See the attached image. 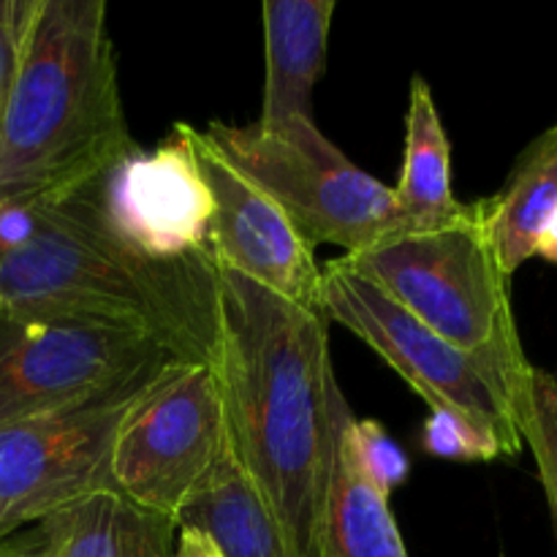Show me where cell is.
<instances>
[{"label": "cell", "instance_id": "obj_19", "mask_svg": "<svg viewBox=\"0 0 557 557\" xmlns=\"http://www.w3.org/2000/svg\"><path fill=\"white\" fill-rule=\"evenodd\" d=\"M351 455L362 476L389 500V495L400 487L411 473L406 451L395 444L386 428L375 419H354L348 430Z\"/></svg>", "mask_w": 557, "mask_h": 557}, {"label": "cell", "instance_id": "obj_2", "mask_svg": "<svg viewBox=\"0 0 557 557\" xmlns=\"http://www.w3.org/2000/svg\"><path fill=\"white\" fill-rule=\"evenodd\" d=\"M136 150L107 3L36 0L0 131V201H63Z\"/></svg>", "mask_w": 557, "mask_h": 557}, {"label": "cell", "instance_id": "obj_5", "mask_svg": "<svg viewBox=\"0 0 557 557\" xmlns=\"http://www.w3.org/2000/svg\"><path fill=\"white\" fill-rule=\"evenodd\" d=\"M324 310L326 319L346 326L386 359L430 411L460 413L482 428L504 457L520 455L517 411L533 370L531 362L506 364L451 346L359 275L346 259L324 267Z\"/></svg>", "mask_w": 557, "mask_h": 557}, {"label": "cell", "instance_id": "obj_25", "mask_svg": "<svg viewBox=\"0 0 557 557\" xmlns=\"http://www.w3.org/2000/svg\"><path fill=\"white\" fill-rule=\"evenodd\" d=\"M14 5H16V0H0V20L11 14V11H14Z\"/></svg>", "mask_w": 557, "mask_h": 557}, {"label": "cell", "instance_id": "obj_12", "mask_svg": "<svg viewBox=\"0 0 557 557\" xmlns=\"http://www.w3.org/2000/svg\"><path fill=\"white\" fill-rule=\"evenodd\" d=\"M354 411L337 375L326 389V446L310 557H408L389 500L362 476L351 455Z\"/></svg>", "mask_w": 557, "mask_h": 557}, {"label": "cell", "instance_id": "obj_4", "mask_svg": "<svg viewBox=\"0 0 557 557\" xmlns=\"http://www.w3.org/2000/svg\"><path fill=\"white\" fill-rule=\"evenodd\" d=\"M343 259L451 346L528 364L511 310V277L490 237L487 199L466 205L457 221L433 232H406Z\"/></svg>", "mask_w": 557, "mask_h": 557}, {"label": "cell", "instance_id": "obj_15", "mask_svg": "<svg viewBox=\"0 0 557 557\" xmlns=\"http://www.w3.org/2000/svg\"><path fill=\"white\" fill-rule=\"evenodd\" d=\"M392 190L406 215L408 232H433L457 221L466 210L451 188V147L433 87L419 74L408 92L403 166Z\"/></svg>", "mask_w": 557, "mask_h": 557}, {"label": "cell", "instance_id": "obj_16", "mask_svg": "<svg viewBox=\"0 0 557 557\" xmlns=\"http://www.w3.org/2000/svg\"><path fill=\"white\" fill-rule=\"evenodd\" d=\"M52 557H172L177 522L139 509L114 490L44 520Z\"/></svg>", "mask_w": 557, "mask_h": 557}, {"label": "cell", "instance_id": "obj_18", "mask_svg": "<svg viewBox=\"0 0 557 557\" xmlns=\"http://www.w3.org/2000/svg\"><path fill=\"white\" fill-rule=\"evenodd\" d=\"M522 446L533 451L557 539V370L533 368L517 411Z\"/></svg>", "mask_w": 557, "mask_h": 557}, {"label": "cell", "instance_id": "obj_11", "mask_svg": "<svg viewBox=\"0 0 557 557\" xmlns=\"http://www.w3.org/2000/svg\"><path fill=\"white\" fill-rule=\"evenodd\" d=\"M103 223L152 261H188L210 253L215 212L210 185L190 145L188 123L152 150H136L96 183Z\"/></svg>", "mask_w": 557, "mask_h": 557}, {"label": "cell", "instance_id": "obj_9", "mask_svg": "<svg viewBox=\"0 0 557 557\" xmlns=\"http://www.w3.org/2000/svg\"><path fill=\"white\" fill-rule=\"evenodd\" d=\"M169 362L180 359L128 324L0 315V428L74 406Z\"/></svg>", "mask_w": 557, "mask_h": 557}, {"label": "cell", "instance_id": "obj_23", "mask_svg": "<svg viewBox=\"0 0 557 557\" xmlns=\"http://www.w3.org/2000/svg\"><path fill=\"white\" fill-rule=\"evenodd\" d=\"M172 557H223L221 549L212 544L207 533L196 528H177V542H174Z\"/></svg>", "mask_w": 557, "mask_h": 557}, {"label": "cell", "instance_id": "obj_7", "mask_svg": "<svg viewBox=\"0 0 557 557\" xmlns=\"http://www.w3.org/2000/svg\"><path fill=\"white\" fill-rule=\"evenodd\" d=\"M174 362L0 428V542L112 487L120 430Z\"/></svg>", "mask_w": 557, "mask_h": 557}, {"label": "cell", "instance_id": "obj_1", "mask_svg": "<svg viewBox=\"0 0 557 557\" xmlns=\"http://www.w3.org/2000/svg\"><path fill=\"white\" fill-rule=\"evenodd\" d=\"M228 441L299 557H310L326 446L330 319L218 267V341Z\"/></svg>", "mask_w": 557, "mask_h": 557}, {"label": "cell", "instance_id": "obj_13", "mask_svg": "<svg viewBox=\"0 0 557 557\" xmlns=\"http://www.w3.org/2000/svg\"><path fill=\"white\" fill-rule=\"evenodd\" d=\"M335 0H264V98L256 123L313 117V87L324 74Z\"/></svg>", "mask_w": 557, "mask_h": 557}, {"label": "cell", "instance_id": "obj_8", "mask_svg": "<svg viewBox=\"0 0 557 557\" xmlns=\"http://www.w3.org/2000/svg\"><path fill=\"white\" fill-rule=\"evenodd\" d=\"M228 449L221 386L210 364L174 362L120 430L112 487L177 522Z\"/></svg>", "mask_w": 557, "mask_h": 557}, {"label": "cell", "instance_id": "obj_6", "mask_svg": "<svg viewBox=\"0 0 557 557\" xmlns=\"http://www.w3.org/2000/svg\"><path fill=\"white\" fill-rule=\"evenodd\" d=\"M210 139L288 212L310 245L364 253L408 232L392 185L348 161L313 117L207 125Z\"/></svg>", "mask_w": 557, "mask_h": 557}, {"label": "cell", "instance_id": "obj_17", "mask_svg": "<svg viewBox=\"0 0 557 557\" xmlns=\"http://www.w3.org/2000/svg\"><path fill=\"white\" fill-rule=\"evenodd\" d=\"M557 212V123L539 134L511 166L504 188L487 199V226L506 275L531 256Z\"/></svg>", "mask_w": 557, "mask_h": 557}, {"label": "cell", "instance_id": "obj_22", "mask_svg": "<svg viewBox=\"0 0 557 557\" xmlns=\"http://www.w3.org/2000/svg\"><path fill=\"white\" fill-rule=\"evenodd\" d=\"M52 533L47 531L44 522L25 528L11 539H3V544H0V557H52Z\"/></svg>", "mask_w": 557, "mask_h": 557}, {"label": "cell", "instance_id": "obj_21", "mask_svg": "<svg viewBox=\"0 0 557 557\" xmlns=\"http://www.w3.org/2000/svg\"><path fill=\"white\" fill-rule=\"evenodd\" d=\"M33 9H36V0H16L14 11L0 20V131H3L5 107H9L11 85H14L16 63H20L22 38H25V27Z\"/></svg>", "mask_w": 557, "mask_h": 557}, {"label": "cell", "instance_id": "obj_3", "mask_svg": "<svg viewBox=\"0 0 557 557\" xmlns=\"http://www.w3.org/2000/svg\"><path fill=\"white\" fill-rule=\"evenodd\" d=\"M0 315L98 319L156 337L174 359L212 364L218 341V264L212 256L152 261L114 237L96 183L44 205L41 226L0 256Z\"/></svg>", "mask_w": 557, "mask_h": 557}, {"label": "cell", "instance_id": "obj_20", "mask_svg": "<svg viewBox=\"0 0 557 557\" xmlns=\"http://www.w3.org/2000/svg\"><path fill=\"white\" fill-rule=\"evenodd\" d=\"M422 449L433 457L462 462H490L504 457L500 446L455 411H430L422 428Z\"/></svg>", "mask_w": 557, "mask_h": 557}, {"label": "cell", "instance_id": "obj_26", "mask_svg": "<svg viewBox=\"0 0 557 557\" xmlns=\"http://www.w3.org/2000/svg\"><path fill=\"white\" fill-rule=\"evenodd\" d=\"M0 544H3V542H0Z\"/></svg>", "mask_w": 557, "mask_h": 557}, {"label": "cell", "instance_id": "obj_14", "mask_svg": "<svg viewBox=\"0 0 557 557\" xmlns=\"http://www.w3.org/2000/svg\"><path fill=\"white\" fill-rule=\"evenodd\" d=\"M177 528H196L223 557H299L261 490L232 451V441L199 493L177 515Z\"/></svg>", "mask_w": 557, "mask_h": 557}, {"label": "cell", "instance_id": "obj_24", "mask_svg": "<svg viewBox=\"0 0 557 557\" xmlns=\"http://www.w3.org/2000/svg\"><path fill=\"white\" fill-rule=\"evenodd\" d=\"M536 256H542V259L557 264V212L553 215V221L547 223V228H544L542 239H539Z\"/></svg>", "mask_w": 557, "mask_h": 557}, {"label": "cell", "instance_id": "obj_10", "mask_svg": "<svg viewBox=\"0 0 557 557\" xmlns=\"http://www.w3.org/2000/svg\"><path fill=\"white\" fill-rule=\"evenodd\" d=\"M190 131L196 161L210 185L215 212L210 223V253L218 267L259 283L286 302L310 313L324 310V267L288 212L256 185L207 131Z\"/></svg>", "mask_w": 557, "mask_h": 557}]
</instances>
